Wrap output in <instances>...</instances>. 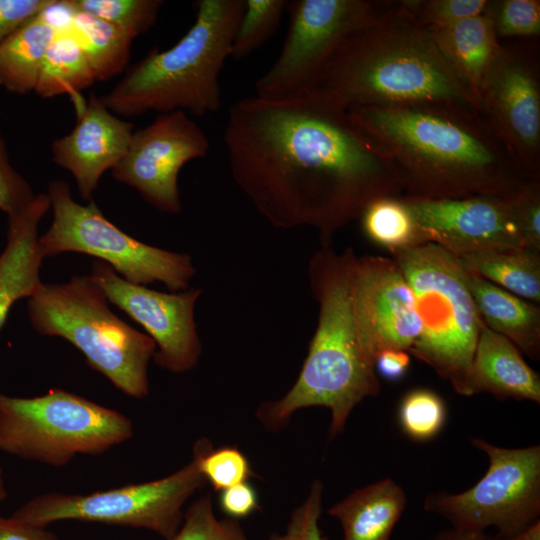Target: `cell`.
I'll use <instances>...</instances> for the list:
<instances>
[{"label":"cell","mask_w":540,"mask_h":540,"mask_svg":"<svg viewBox=\"0 0 540 540\" xmlns=\"http://www.w3.org/2000/svg\"><path fill=\"white\" fill-rule=\"evenodd\" d=\"M349 110L390 156L403 197L510 196L532 180L476 111L438 104Z\"/></svg>","instance_id":"2"},{"label":"cell","mask_w":540,"mask_h":540,"mask_svg":"<svg viewBox=\"0 0 540 540\" xmlns=\"http://www.w3.org/2000/svg\"><path fill=\"white\" fill-rule=\"evenodd\" d=\"M53 220L39 237L45 257L66 252L94 256L110 265L128 282L148 285L162 282L170 291L186 290L195 274L188 254L163 250L124 233L90 201H74L69 185L53 180L48 186Z\"/></svg>","instance_id":"9"},{"label":"cell","mask_w":540,"mask_h":540,"mask_svg":"<svg viewBox=\"0 0 540 540\" xmlns=\"http://www.w3.org/2000/svg\"><path fill=\"white\" fill-rule=\"evenodd\" d=\"M50 208L48 194L40 193L8 215L7 244L0 255V329L13 304L32 297L43 284L38 226Z\"/></svg>","instance_id":"19"},{"label":"cell","mask_w":540,"mask_h":540,"mask_svg":"<svg viewBox=\"0 0 540 540\" xmlns=\"http://www.w3.org/2000/svg\"><path fill=\"white\" fill-rule=\"evenodd\" d=\"M218 503L221 511L235 520L246 518L259 508L257 492L249 482L222 490Z\"/></svg>","instance_id":"39"},{"label":"cell","mask_w":540,"mask_h":540,"mask_svg":"<svg viewBox=\"0 0 540 540\" xmlns=\"http://www.w3.org/2000/svg\"><path fill=\"white\" fill-rule=\"evenodd\" d=\"M510 198L523 246L540 252V182H527Z\"/></svg>","instance_id":"37"},{"label":"cell","mask_w":540,"mask_h":540,"mask_svg":"<svg viewBox=\"0 0 540 540\" xmlns=\"http://www.w3.org/2000/svg\"><path fill=\"white\" fill-rule=\"evenodd\" d=\"M351 248L322 246L310 260L309 279L319 305L318 323L299 376L280 399L261 405L257 417L269 431L284 427L296 411H331L329 439L340 434L354 407L379 394L375 361L365 350L355 318Z\"/></svg>","instance_id":"4"},{"label":"cell","mask_w":540,"mask_h":540,"mask_svg":"<svg viewBox=\"0 0 540 540\" xmlns=\"http://www.w3.org/2000/svg\"><path fill=\"white\" fill-rule=\"evenodd\" d=\"M48 0H0V45L18 27L36 16Z\"/></svg>","instance_id":"40"},{"label":"cell","mask_w":540,"mask_h":540,"mask_svg":"<svg viewBox=\"0 0 540 540\" xmlns=\"http://www.w3.org/2000/svg\"><path fill=\"white\" fill-rule=\"evenodd\" d=\"M406 505L402 487L385 478L354 490L328 514L340 522L343 540H391Z\"/></svg>","instance_id":"22"},{"label":"cell","mask_w":540,"mask_h":540,"mask_svg":"<svg viewBox=\"0 0 540 540\" xmlns=\"http://www.w3.org/2000/svg\"><path fill=\"white\" fill-rule=\"evenodd\" d=\"M463 266L525 300L540 301L539 252L524 247H500L457 256Z\"/></svg>","instance_id":"24"},{"label":"cell","mask_w":540,"mask_h":540,"mask_svg":"<svg viewBox=\"0 0 540 540\" xmlns=\"http://www.w3.org/2000/svg\"><path fill=\"white\" fill-rule=\"evenodd\" d=\"M75 14L71 0H48L37 15L58 34L72 30Z\"/></svg>","instance_id":"41"},{"label":"cell","mask_w":540,"mask_h":540,"mask_svg":"<svg viewBox=\"0 0 540 540\" xmlns=\"http://www.w3.org/2000/svg\"><path fill=\"white\" fill-rule=\"evenodd\" d=\"M245 0H200L193 25L171 48L150 51L101 98L115 115L184 111L196 116L221 106L219 76L231 56Z\"/></svg>","instance_id":"5"},{"label":"cell","mask_w":540,"mask_h":540,"mask_svg":"<svg viewBox=\"0 0 540 540\" xmlns=\"http://www.w3.org/2000/svg\"><path fill=\"white\" fill-rule=\"evenodd\" d=\"M477 393H489L500 400L540 402L539 374L509 339L483 322L468 378V396Z\"/></svg>","instance_id":"20"},{"label":"cell","mask_w":540,"mask_h":540,"mask_svg":"<svg viewBox=\"0 0 540 540\" xmlns=\"http://www.w3.org/2000/svg\"><path fill=\"white\" fill-rule=\"evenodd\" d=\"M359 218L366 237L392 254L425 242L415 215L402 196L373 200Z\"/></svg>","instance_id":"28"},{"label":"cell","mask_w":540,"mask_h":540,"mask_svg":"<svg viewBox=\"0 0 540 540\" xmlns=\"http://www.w3.org/2000/svg\"><path fill=\"white\" fill-rule=\"evenodd\" d=\"M387 2L369 0L287 1L289 28L279 56L255 83L256 96L295 97L317 89L336 50L373 23Z\"/></svg>","instance_id":"12"},{"label":"cell","mask_w":540,"mask_h":540,"mask_svg":"<svg viewBox=\"0 0 540 540\" xmlns=\"http://www.w3.org/2000/svg\"><path fill=\"white\" fill-rule=\"evenodd\" d=\"M124 414L62 389L23 398L0 393V451L62 467L133 436Z\"/></svg>","instance_id":"8"},{"label":"cell","mask_w":540,"mask_h":540,"mask_svg":"<svg viewBox=\"0 0 540 540\" xmlns=\"http://www.w3.org/2000/svg\"><path fill=\"white\" fill-rule=\"evenodd\" d=\"M430 31L444 59L479 106L483 79L502 46L489 12Z\"/></svg>","instance_id":"21"},{"label":"cell","mask_w":540,"mask_h":540,"mask_svg":"<svg viewBox=\"0 0 540 540\" xmlns=\"http://www.w3.org/2000/svg\"><path fill=\"white\" fill-rule=\"evenodd\" d=\"M90 278L109 302L139 323L154 340V362L173 373L193 369L202 352L194 320L200 289L164 293L119 276L110 265L97 260Z\"/></svg>","instance_id":"15"},{"label":"cell","mask_w":540,"mask_h":540,"mask_svg":"<svg viewBox=\"0 0 540 540\" xmlns=\"http://www.w3.org/2000/svg\"><path fill=\"white\" fill-rule=\"evenodd\" d=\"M206 483L192 455L190 462L160 479L89 494L37 495L11 518L41 527L66 520L118 525L170 540L182 523L184 504Z\"/></svg>","instance_id":"10"},{"label":"cell","mask_w":540,"mask_h":540,"mask_svg":"<svg viewBox=\"0 0 540 540\" xmlns=\"http://www.w3.org/2000/svg\"><path fill=\"white\" fill-rule=\"evenodd\" d=\"M170 540H247L238 522L217 519L209 493L195 500L184 512L182 523Z\"/></svg>","instance_id":"33"},{"label":"cell","mask_w":540,"mask_h":540,"mask_svg":"<svg viewBox=\"0 0 540 540\" xmlns=\"http://www.w3.org/2000/svg\"><path fill=\"white\" fill-rule=\"evenodd\" d=\"M7 497V490L5 487L4 477H3V470L0 465V502L3 501Z\"/></svg>","instance_id":"46"},{"label":"cell","mask_w":540,"mask_h":540,"mask_svg":"<svg viewBox=\"0 0 540 540\" xmlns=\"http://www.w3.org/2000/svg\"><path fill=\"white\" fill-rule=\"evenodd\" d=\"M108 302L90 276H73L66 283L42 284L28 299V316L37 333L64 338L117 389L143 398L156 344L119 319Z\"/></svg>","instance_id":"6"},{"label":"cell","mask_w":540,"mask_h":540,"mask_svg":"<svg viewBox=\"0 0 540 540\" xmlns=\"http://www.w3.org/2000/svg\"><path fill=\"white\" fill-rule=\"evenodd\" d=\"M398 4L420 25L434 30L484 13L490 0H403Z\"/></svg>","instance_id":"34"},{"label":"cell","mask_w":540,"mask_h":540,"mask_svg":"<svg viewBox=\"0 0 540 540\" xmlns=\"http://www.w3.org/2000/svg\"><path fill=\"white\" fill-rule=\"evenodd\" d=\"M500 37H536L540 33L539 0L490 1L487 9Z\"/></svg>","instance_id":"35"},{"label":"cell","mask_w":540,"mask_h":540,"mask_svg":"<svg viewBox=\"0 0 540 540\" xmlns=\"http://www.w3.org/2000/svg\"><path fill=\"white\" fill-rule=\"evenodd\" d=\"M77 108L74 128L53 141L51 152L53 161L72 174L82 198L91 200L103 174L125 156L133 124L112 113L95 94Z\"/></svg>","instance_id":"18"},{"label":"cell","mask_w":540,"mask_h":540,"mask_svg":"<svg viewBox=\"0 0 540 540\" xmlns=\"http://www.w3.org/2000/svg\"><path fill=\"white\" fill-rule=\"evenodd\" d=\"M224 143L234 182L273 226L315 228L324 245L366 206L402 196L388 153L331 93L237 101Z\"/></svg>","instance_id":"1"},{"label":"cell","mask_w":540,"mask_h":540,"mask_svg":"<svg viewBox=\"0 0 540 540\" xmlns=\"http://www.w3.org/2000/svg\"><path fill=\"white\" fill-rule=\"evenodd\" d=\"M96 81L120 74L126 67L134 38L93 15L76 10L72 26Z\"/></svg>","instance_id":"27"},{"label":"cell","mask_w":540,"mask_h":540,"mask_svg":"<svg viewBox=\"0 0 540 540\" xmlns=\"http://www.w3.org/2000/svg\"><path fill=\"white\" fill-rule=\"evenodd\" d=\"M323 485L315 480L306 499L292 512L286 530L271 534L267 540H327L319 527Z\"/></svg>","instance_id":"36"},{"label":"cell","mask_w":540,"mask_h":540,"mask_svg":"<svg viewBox=\"0 0 540 540\" xmlns=\"http://www.w3.org/2000/svg\"><path fill=\"white\" fill-rule=\"evenodd\" d=\"M353 302L363 346L375 361L388 349L409 353L421 333L412 290L394 259L355 256Z\"/></svg>","instance_id":"16"},{"label":"cell","mask_w":540,"mask_h":540,"mask_svg":"<svg viewBox=\"0 0 540 540\" xmlns=\"http://www.w3.org/2000/svg\"><path fill=\"white\" fill-rule=\"evenodd\" d=\"M83 47L73 31L56 34L44 57L34 92L43 98L80 92L95 82Z\"/></svg>","instance_id":"26"},{"label":"cell","mask_w":540,"mask_h":540,"mask_svg":"<svg viewBox=\"0 0 540 540\" xmlns=\"http://www.w3.org/2000/svg\"><path fill=\"white\" fill-rule=\"evenodd\" d=\"M75 10L100 18L134 39L156 22L163 5L160 0H71Z\"/></svg>","instance_id":"30"},{"label":"cell","mask_w":540,"mask_h":540,"mask_svg":"<svg viewBox=\"0 0 540 540\" xmlns=\"http://www.w3.org/2000/svg\"><path fill=\"white\" fill-rule=\"evenodd\" d=\"M492 540H540V520H536L518 534L508 538L492 537Z\"/></svg>","instance_id":"45"},{"label":"cell","mask_w":540,"mask_h":540,"mask_svg":"<svg viewBox=\"0 0 540 540\" xmlns=\"http://www.w3.org/2000/svg\"><path fill=\"white\" fill-rule=\"evenodd\" d=\"M489 460L484 476L461 493L436 492L423 507L446 519L453 528L514 536L539 519L540 446L503 448L480 438L471 440Z\"/></svg>","instance_id":"11"},{"label":"cell","mask_w":540,"mask_h":540,"mask_svg":"<svg viewBox=\"0 0 540 540\" xmlns=\"http://www.w3.org/2000/svg\"><path fill=\"white\" fill-rule=\"evenodd\" d=\"M398 418L402 431L409 438L427 441L441 431L446 419V406L433 390L417 388L402 398Z\"/></svg>","instance_id":"32"},{"label":"cell","mask_w":540,"mask_h":540,"mask_svg":"<svg viewBox=\"0 0 540 540\" xmlns=\"http://www.w3.org/2000/svg\"><path fill=\"white\" fill-rule=\"evenodd\" d=\"M198 468L215 491L248 482L254 476L247 457L236 447L213 449L207 438L199 439L193 447Z\"/></svg>","instance_id":"31"},{"label":"cell","mask_w":540,"mask_h":540,"mask_svg":"<svg viewBox=\"0 0 540 540\" xmlns=\"http://www.w3.org/2000/svg\"><path fill=\"white\" fill-rule=\"evenodd\" d=\"M29 183L12 166L0 131V210L10 215L34 197Z\"/></svg>","instance_id":"38"},{"label":"cell","mask_w":540,"mask_h":540,"mask_svg":"<svg viewBox=\"0 0 540 540\" xmlns=\"http://www.w3.org/2000/svg\"><path fill=\"white\" fill-rule=\"evenodd\" d=\"M407 280L421 321L409 353L425 362L454 390L468 396V378L482 321L460 259L424 242L393 254Z\"/></svg>","instance_id":"7"},{"label":"cell","mask_w":540,"mask_h":540,"mask_svg":"<svg viewBox=\"0 0 540 540\" xmlns=\"http://www.w3.org/2000/svg\"><path fill=\"white\" fill-rule=\"evenodd\" d=\"M396 3L336 50L317 88L348 109L438 104L480 113L431 31Z\"/></svg>","instance_id":"3"},{"label":"cell","mask_w":540,"mask_h":540,"mask_svg":"<svg viewBox=\"0 0 540 540\" xmlns=\"http://www.w3.org/2000/svg\"><path fill=\"white\" fill-rule=\"evenodd\" d=\"M510 196L404 198L424 241L460 256L490 248L524 247Z\"/></svg>","instance_id":"17"},{"label":"cell","mask_w":540,"mask_h":540,"mask_svg":"<svg viewBox=\"0 0 540 540\" xmlns=\"http://www.w3.org/2000/svg\"><path fill=\"white\" fill-rule=\"evenodd\" d=\"M0 540H59L46 527L0 516Z\"/></svg>","instance_id":"42"},{"label":"cell","mask_w":540,"mask_h":540,"mask_svg":"<svg viewBox=\"0 0 540 540\" xmlns=\"http://www.w3.org/2000/svg\"><path fill=\"white\" fill-rule=\"evenodd\" d=\"M286 4L285 0H245L230 57L240 60L262 47L279 29Z\"/></svg>","instance_id":"29"},{"label":"cell","mask_w":540,"mask_h":540,"mask_svg":"<svg viewBox=\"0 0 540 540\" xmlns=\"http://www.w3.org/2000/svg\"><path fill=\"white\" fill-rule=\"evenodd\" d=\"M55 36L56 32L38 15L11 33L0 45V87L15 94L34 91Z\"/></svg>","instance_id":"25"},{"label":"cell","mask_w":540,"mask_h":540,"mask_svg":"<svg viewBox=\"0 0 540 540\" xmlns=\"http://www.w3.org/2000/svg\"><path fill=\"white\" fill-rule=\"evenodd\" d=\"M539 60L535 42L502 44L479 95L481 115L532 180L540 177Z\"/></svg>","instance_id":"13"},{"label":"cell","mask_w":540,"mask_h":540,"mask_svg":"<svg viewBox=\"0 0 540 540\" xmlns=\"http://www.w3.org/2000/svg\"><path fill=\"white\" fill-rule=\"evenodd\" d=\"M469 289L483 324L509 339L520 352L533 360L540 357V310L469 271Z\"/></svg>","instance_id":"23"},{"label":"cell","mask_w":540,"mask_h":540,"mask_svg":"<svg viewBox=\"0 0 540 540\" xmlns=\"http://www.w3.org/2000/svg\"><path fill=\"white\" fill-rule=\"evenodd\" d=\"M430 540H492L485 532L464 531L456 528L443 530Z\"/></svg>","instance_id":"44"},{"label":"cell","mask_w":540,"mask_h":540,"mask_svg":"<svg viewBox=\"0 0 540 540\" xmlns=\"http://www.w3.org/2000/svg\"><path fill=\"white\" fill-rule=\"evenodd\" d=\"M410 355L407 351L388 349L380 352L375 360V370L387 380L397 381L407 372Z\"/></svg>","instance_id":"43"},{"label":"cell","mask_w":540,"mask_h":540,"mask_svg":"<svg viewBox=\"0 0 540 540\" xmlns=\"http://www.w3.org/2000/svg\"><path fill=\"white\" fill-rule=\"evenodd\" d=\"M206 134L184 111L159 114L133 132L128 150L111 170L115 180L136 189L156 209L181 211L178 175L189 161L205 157Z\"/></svg>","instance_id":"14"}]
</instances>
